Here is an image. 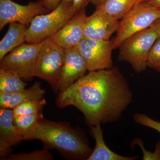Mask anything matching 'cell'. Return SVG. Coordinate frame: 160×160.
<instances>
[{
  "instance_id": "4",
  "label": "cell",
  "mask_w": 160,
  "mask_h": 160,
  "mask_svg": "<svg viewBox=\"0 0 160 160\" xmlns=\"http://www.w3.org/2000/svg\"><path fill=\"white\" fill-rule=\"evenodd\" d=\"M65 58V49L51 38L44 41L36 62L34 77L48 82L55 93L58 92V86Z\"/></svg>"
},
{
  "instance_id": "11",
  "label": "cell",
  "mask_w": 160,
  "mask_h": 160,
  "mask_svg": "<svg viewBox=\"0 0 160 160\" xmlns=\"http://www.w3.org/2000/svg\"><path fill=\"white\" fill-rule=\"evenodd\" d=\"M118 20L102 12L95 10L87 17L84 29V38L101 41H109L116 32L119 25Z\"/></svg>"
},
{
  "instance_id": "25",
  "label": "cell",
  "mask_w": 160,
  "mask_h": 160,
  "mask_svg": "<svg viewBox=\"0 0 160 160\" xmlns=\"http://www.w3.org/2000/svg\"><path fill=\"white\" fill-rule=\"evenodd\" d=\"M92 0H73V6L78 12L85 9Z\"/></svg>"
},
{
  "instance_id": "15",
  "label": "cell",
  "mask_w": 160,
  "mask_h": 160,
  "mask_svg": "<svg viewBox=\"0 0 160 160\" xmlns=\"http://www.w3.org/2000/svg\"><path fill=\"white\" fill-rule=\"evenodd\" d=\"M91 133L95 140V146L87 160H134L137 157L122 156L115 153L106 146L103 139L101 124L91 126Z\"/></svg>"
},
{
  "instance_id": "5",
  "label": "cell",
  "mask_w": 160,
  "mask_h": 160,
  "mask_svg": "<svg viewBox=\"0 0 160 160\" xmlns=\"http://www.w3.org/2000/svg\"><path fill=\"white\" fill-rule=\"evenodd\" d=\"M158 36L150 27L132 35L119 47L118 59L129 63L137 72L144 71L152 47Z\"/></svg>"
},
{
  "instance_id": "28",
  "label": "cell",
  "mask_w": 160,
  "mask_h": 160,
  "mask_svg": "<svg viewBox=\"0 0 160 160\" xmlns=\"http://www.w3.org/2000/svg\"><path fill=\"white\" fill-rule=\"evenodd\" d=\"M146 2L160 10V0H147Z\"/></svg>"
},
{
  "instance_id": "22",
  "label": "cell",
  "mask_w": 160,
  "mask_h": 160,
  "mask_svg": "<svg viewBox=\"0 0 160 160\" xmlns=\"http://www.w3.org/2000/svg\"><path fill=\"white\" fill-rule=\"evenodd\" d=\"M147 66L160 72V37L158 38L150 49Z\"/></svg>"
},
{
  "instance_id": "9",
  "label": "cell",
  "mask_w": 160,
  "mask_h": 160,
  "mask_svg": "<svg viewBox=\"0 0 160 160\" xmlns=\"http://www.w3.org/2000/svg\"><path fill=\"white\" fill-rule=\"evenodd\" d=\"M49 12L43 2L41 1L21 5L12 0H0V30L12 22L28 26L37 16Z\"/></svg>"
},
{
  "instance_id": "24",
  "label": "cell",
  "mask_w": 160,
  "mask_h": 160,
  "mask_svg": "<svg viewBox=\"0 0 160 160\" xmlns=\"http://www.w3.org/2000/svg\"><path fill=\"white\" fill-rule=\"evenodd\" d=\"M136 142V144H138L139 145L140 147L142 149L143 153V159L146 160H160V141H158L156 144V149L154 152L152 153L149 151H146L144 148L143 143L142 141L137 138L134 140Z\"/></svg>"
},
{
  "instance_id": "30",
  "label": "cell",
  "mask_w": 160,
  "mask_h": 160,
  "mask_svg": "<svg viewBox=\"0 0 160 160\" xmlns=\"http://www.w3.org/2000/svg\"><path fill=\"white\" fill-rule=\"evenodd\" d=\"M147 0H138V2H146V1H147Z\"/></svg>"
},
{
  "instance_id": "6",
  "label": "cell",
  "mask_w": 160,
  "mask_h": 160,
  "mask_svg": "<svg viewBox=\"0 0 160 160\" xmlns=\"http://www.w3.org/2000/svg\"><path fill=\"white\" fill-rule=\"evenodd\" d=\"M160 18V10L146 2L138 3L120 21L113 49L118 48L124 40L132 35L150 27Z\"/></svg>"
},
{
  "instance_id": "13",
  "label": "cell",
  "mask_w": 160,
  "mask_h": 160,
  "mask_svg": "<svg viewBox=\"0 0 160 160\" xmlns=\"http://www.w3.org/2000/svg\"><path fill=\"white\" fill-rule=\"evenodd\" d=\"M12 110L0 109V158L6 159L10 154L12 146L24 140L23 136L13 123Z\"/></svg>"
},
{
  "instance_id": "27",
  "label": "cell",
  "mask_w": 160,
  "mask_h": 160,
  "mask_svg": "<svg viewBox=\"0 0 160 160\" xmlns=\"http://www.w3.org/2000/svg\"><path fill=\"white\" fill-rule=\"evenodd\" d=\"M150 28L155 32L158 37H160V18L152 24Z\"/></svg>"
},
{
  "instance_id": "23",
  "label": "cell",
  "mask_w": 160,
  "mask_h": 160,
  "mask_svg": "<svg viewBox=\"0 0 160 160\" xmlns=\"http://www.w3.org/2000/svg\"><path fill=\"white\" fill-rule=\"evenodd\" d=\"M133 120L138 124L149 127L160 133V122L155 121L144 113H136L133 116Z\"/></svg>"
},
{
  "instance_id": "16",
  "label": "cell",
  "mask_w": 160,
  "mask_h": 160,
  "mask_svg": "<svg viewBox=\"0 0 160 160\" xmlns=\"http://www.w3.org/2000/svg\"><path fill=\"white\" fill-rule=\"evenodd\" d=\"M27 27L18 22L9 23L8 31L0 42V61L26 42Z\"/></svg>"
},
{
  "instance_id": "7",
  "label": "cell",
  "mask_w": 160,
  "mask_h": 160,
  "mask_svg": "<svg viewBox=\"0 0 160 160\" xmlns=\"http://www.w3.org/2000/svg\"><path fill=\"white\" fill-rule=\"evenodd\" d=\"M43 43H24L15 48L0 61V69L13 71L22 78L31 79L34 77L36 62Z\"/></svg>"
},
{
  "instance_id": "29",
  "label": "cell",
  "mask_w": 160,
  "mask_h": 160,
  "mask_svg": "<svg viewBox=\"0 0 160 160\" xmlns=\"http://www.w3.org/2000/svg\"><path fill=\"white\" fill-rule=\"evenodd\" d=\"M104 0H92V4L94 6H97L99 5Z\"/></svg>"
},
{
  "instance_id": "14",
  "label": "cell",
  "mask_w": 160,
  "mask_h": 160,
  "mask_svg": "<svg viewBox=\"0 0 160 160\" xmlns=\"http://www.w3.org/2000/svg\"><path fill=\"white\" fill-rule=\"evenodd\" d=\"M45 92L41 84L36 82L27 89L15 92L0 93V107L12 109L26 102L42 99Z\"/></svg>"
},
{
  "instance_id": "19",
  "label": "cell",
  "mask_w": 160,
  "mask_h": 160,
  "mask_svg": "<svg viewBox=\"0 0 160 160\" xmlns=\"http://www.w3.org/2000/svg\"><path fill=\"white\" fill-rule=\"evenodd\" d=\"M43 118L42 113L27 116H13V123L22 135L34 129L40 120Z\"/></svg>"
},
{
  "instance_id": "8",
  "label": "cell",
  "mask_w": 160,
  "mask_h": 160,
  "mask_svg": "<svg viewBox=\"0 0 160 160\" xmlns=\"http://www.w3.org/2000/svg\"><path fill=\"white\" fill-rule=\"evenodd\" d=\"M114 39L101 41L84 38L77 46L89 72L112 68Z\"/></svg>"
},
{
  "instance_id": "20",
  "label": "cell",
  "mask_w": 160,
  "mask_h": 160,
  "mask_svg": "<svg viewBox=\"0 0 160 160\" xmlns=\"http://www.w3.org/2000/svg\"><path fill=\"white\" fill-rule=\"evenodd\" d=\"M46 104L45 99L31 101L20 104L13 108V116H27L42 113V110Z\"/></svg>"
},
{
  "instance_id": "10",
  "label": "cell",
  "mask_w": 160,
  "mask_h": 160,
  "mask_svg": "<svg viewBox=\"0 0 160 160\" xmlns=\"http://www.w3.org/2000/svg\"><path fill=\"white\" fill-rule=\"evenodd\" d=\"M87 70L86 62L77 46L65 49V60L58 86L59 92L85 75Z\"/></svg>"
},
{
  "instance_id": "3",
  "label": "cell",
  "mask_w": 160,
  "mask_h": 160,
  "mask_svg": "<svg viewBox=\"0 0 160 160\" xmlns=\"http://www.w3.org/2000/svg\"><path fill=\"white\" fill-rule=\"evenodd\" d=\"M73 2V0H62L54 10L35 17L26 31L27 43L42 42L62 29L78 12Z\"/></svg>"
},
{
  "instance_id": "12",
  "label": "cell",
  "mask_w": 160,
  "mask_h": 160,
  "mask_svg": "<svg viewBox=\"0 0 160 160\" xmlns=\"http://www.w3.org/2000/svg\"><path fill=\"white\" fill-rule=\"evenodd\" d=\"M87 17L85 9L78 12L51 38L65 49L77 46L84 38V27Z\"/></svg>"
},
{
  "instance_id": "17",
  "label": "cell",
  "mask_w": 160,
  "mask_h": 160,
  "mask_svg": "<svg viewBox=\"0 0 160 160\" xmlns=\"http://www.w3.org/2000/svg\"><path fill=\"white\" fill-rule=\"evenodd\" d=\"M138 3V0H104L96 6V10L119 20Z\"/></svg>"
},
{
  "instance_id": "2",
  "label": "cell",
  "mask_w": 160,
  "mask_h": 160,
  "mask_svg": "<svg viewBox=\"0 0 160 160\" xmlns=\"http://www.w3.org/2000/svg\"><path fill=\"white\" fill-rule=\"evenodd\" d=\"M23 138L40 140L45 149H57L73 158L87 160L93 151L80 130L62 122L42 119L34 129L24 135Z\"/></svg>"
},
{
  "instance_id": "21",
  "label": "cell",
  "mask_w": 160,
  "mask_h": 160,
  "mask_svg": "<svg viewBox=\"0 0 160 160\" xmlns=\"http://www.w3.org/2000/svg\"><path fill=\"white\" fill-rule=\"evenodd\" d=\"M53 157L48 149H44L42 150L36 151L29 153H21L10 154L6 160H52Z\"/></svg>"
},
{
  "instance_id": "26",
  "label": "cell",
  "mask_w": 160,
  "mask_h": 160,
  "mask_svg": "<svg viewBox=\"0 0 160 160\" xmlns=\"http://www.w3.org/2000/svg\"><path fill=\"white\" fill-rule=\"evenodd\" d=\"M62 0H44L43 3L49 12L55 9Z\"/></svg>"
},
{
  "instance_id": "1",
  "label": "cell",
  "mask_w": 160,
  "mask_h": 160,
  "mask_svg": "<svg viewBox=\"0 0 160 160\" xmlns=\"http://www.w3.org/2000/svg\"><path fill=\"white\" fill-rule=\"evenodd\" d=\"M132 92L117 67L89 72L59 92L56 105L72 106L82 112L90 127L117 121L130 105Z\"/></svg>"
},
{
  "instance_id": "18",
  "label": "cell",
  "mask_w": 160,
  "mask_h": 160,
  "mask_svg": "<svg viewBox=\"0 0 160 160\" xmlns=\"http://www.w3.org/2000/svg\"><path fill=\"white\" fill-rule=\"evenodd\" d=\"M26 86L18 73L0 69V93L15 92L25 89Z\"/></svg>"
},
{
  "instance_id": "31",
  "label": "cell",
  "mask_w": 160,
  "mask_h": 160,
  "mask_svg": "<svg viewBox=\"0 0 160 160\" xmlns=\"http://www.w3.org/2000/svg\"><path fill=\"white\" fill-rule=\"evenodd\" d=\"M38 1H41V2H43V1H44V0H38Z\"/></svg>"
}]
</instances>
